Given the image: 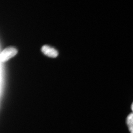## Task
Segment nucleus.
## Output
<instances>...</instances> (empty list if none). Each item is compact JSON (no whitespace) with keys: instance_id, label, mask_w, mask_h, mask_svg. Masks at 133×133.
<instances>
[{"instance_id":"1","label":"nucleus","mask_w":133,"mask_h":133,"mask_svg":"<svg viewBox=\"0 0 133 133\" xmlns=\"http://www.w3.org/2000/svg\"><path fill=\"white\" fill-rule=\"evenodd\" d=\"M17 52L16 48L13 47L6 48L1 52L0 60L1 62H4L13 57Z\"/></svg>"},{"instance_id":"2","label":"nucleus","mask_w":133,"mask_h":133,"mask_svg":"<svg viewBox=\"0 0 133 133\" xmlns=\"http://www.w3.org/2000/svg\"><path fill=\"white\" fill-rule=\"evenodd\" d=\"M41 50L44 54L49 57H56L58 55L56 50L48 45H44L41 48Z\"/></svg>"},{"instance_id":"3","label":"nucleus","mask_w":133,"mask_h":133,"mask_svg":"<svg viewBox=\"0 0 133 133\" xmlns=\"http://www.w3.org/2000/svg\"><path fill=\"white\" fill-rule=\"evenodd\" d=\"M127 124L131 133H133V113L129 115L127 117Z\"/></svg>"},{"instance_id":"4","label":"nucleus","mask_w":133,"mask_h":133,"mask_svg":"<svg viewBox=\"0 0 133 133\" xmlns=\"http://www.w3.org/2000/svg\"><path fill=\"white\" fill-rule=\"evenodd\" d=\"M131 109H132V111L133 112V102L132 104V105H131Z\"/></svg>"}]
</instances>
